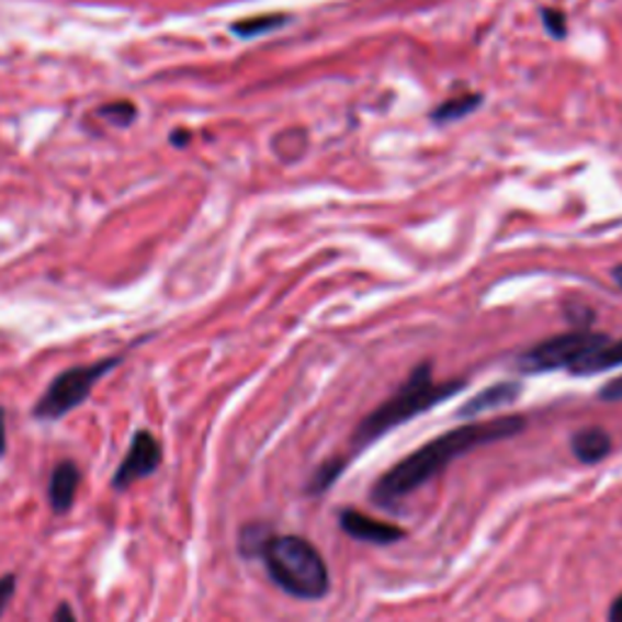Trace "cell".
<instances>
[{
  "mask_svg": "<svg viewBox=\"0 0 622 622\" xmlns=\"http://www.w3.org/2000/svg\"><path fill=\"white\" fill-rule=\"evenodd\" d=\"M523 416H501L491 418V421L452 428V431L433 438L431 443H426L423 448L411 452L409 457L397 462L389 472H384L377 479L375 489H372V499L384 506L399 501L411 491L421 489L428 479H433L436 474L443 472L452 460L467 455L474 448L499 443V440L523 433Z\"/></svg>",
  "mask_w": 622,
  "mask_h": 622,
  "instance_id": "6da1fadb",
  "label": "cell"
},
{
  "mask_svg": "<svg viewBox=\"0 0 622 622\" xmlns=\"http://www.w3.org/2000/svg\"><path fill=\"white\" fill-rule=\"evenodd\" d=\"M78 479H81V472H78V467L71 460L59 462L56 470L52 472L49 501L56 513H66L73 506L76 491H78Z\"/></svg>",
  "mask_w": 622,
  "mask_h": 622,
  "instance_id": "ba28073f",
  "label": "cell"
},
{
  "mask_svg": "<svg viewBox=\"0 0 622 622\" xmlns=\"http://www.w3.org/2000/svg\"><path fill=\"white\" fill-rule=\"evenodd\" d=\"M100 115H103L110 122H117L124 127V124H129L134 120L137 110H134L132 103H112V105H105L103 110H100Z\"/></svg>",
  "mask_w": 622,
  "mask_h": 622,
  "instance_id": "9a60e30c",
  "label": "cell"
},
{
  "mask_svg": "<svg viewBox=\"0 0 622 622\" xmlns=\"http://www.w3.org/2000/svg\"><path fill=\"white\" fill-rule=\"evenodd\" d=\"M270 579L302 601H319L329 593V569L309 540L297 535H268L258 550Z\"/></svg>",
  "mask_w": 622,
  "mask_h": 622,
  "instance_id": "3957f363",
  "label": "cell"
},
{
  "mask_svg": "<svg viewBox=\"0 0 622 622\" xmlns=\"http://www.w3.org/2000/svg\"><path fill=\"white\" fill-rule=\"evenodd\" d=\"M341 472H343V462H341V460L326 462V465H321L319 470H316L314 479H312V484H309V491H312V494H321V491H326Z\"/></svg>",
  "mask_w": 622,
  "mask_h": 622,
  "instance_id": "5bb4252c",
  "label": "cell"
},
{
  "mask_svg": "<svg viewBox=\"0 0 622 622\" xmlns=\"http://www.w3.org/2000/svg\"><path fill=\"white\" fill-rule=\"evenodd\" d=\"M601 399H606V402H620L622 399V377L606 384V387L601 389Z\"/></svg>",
  "mask_w": 622,
  "mask_h": 622,
  "instance_id": "ac0fdd59",
  "label": "cell"
},
{
  "mask_svg": "<svg viewBox=\"0 0 622 622\" xmlns=\"http://www.w3.org/2000/svg\"><path fill=\"white\" fill-rule=\"evenodd\" d=\"M608 622H622V593L615 598L608 610Z\"/></svg>",
  "mask_w": 622,
  "mask_h": 622,
  "instance_id": "ffe728a7",
  "label": "cell"
},
{
  "mask_svg": "<svg viewBox=\"0 0 622 622\" xmlns=\"http://www.w3.org/2000/svg\"><path fill=\"white\" fill-rule=\"evenodd\" d=\"M120 360L122 358H108L93 365H81L61 372V375L49 384V389L44 392V397L37 402L35 416L42 418V421H56V418L73 411L76 406H81L88 399V394L93 392L98 380L108 375L112 367L120 365Z\"/></svg>",
  "mask_w": 622,
  "mask_h": 622,
  "instance_id": "277c9868",
  "label": "cell"
},
{
  "mask_svg": "<svg viewBox=\"0 0 622 622\" xmlns=\"http://www.w3.org/2000/svg\"><path fill=\"white\" fill-rule=\"evenodd\" d=\"M542 22H545V27L552 37H557L562 39L564 35H567V18H564L562 10H545L542 13Z\"/></svg>",
  "mask_w": 622,
  "mask_h": 622,
  "instance_id": "2e32d148",
  "label": "cell"
},
{
  "mask_svg": "<svg viewBox=\"0 0 622 622\" xmlns=\"http://www.w3.org/2000/svg\"><path fill=\"white\" fill-rule=\"evenodd\" d=\"M161 460H163V452H161V445H158V440L146 431L137 433L132 440L129 452L122 460L115 479H112V486L120 491L127 489V486H132L134 482H139L144 477H149V474H154L158 465H161Z\"/></svg>",
  "mask_w": 622,
  "mask_h": 622,
  "instance_id": "8992f818",
  "label": "cell"
},
{
  "mask_svg": "<svg viewBox=\"0 0 622 622\" xmlns=\"http://www.w3.org/2000/svg\"><path fill=\"white\" fill-rule=\"evenodd\" d=\"M608 343V336L593 333L588 329H576L569 333L554 336L542 341L540 346L530 348L528 353L518 360V365L523 372H550V370H572L579 360H584L588 353H593L596 348Z\"/></svg>",
  "mask_w": 622,
  "mask_h": 622,
  "instance_id": "5b68a950",
  "label": "cell"
},
{
  "mask_svg": "<svg viewBox=\"0 0 622 622\" xmlns=\"http://www.w3.org/2000/svg\"><path fill=\"white\" fill-rule=\"evenodd\" d=\"M622 365V338L615 343H603L601 348H596L593 353H588L584 360H579L569 372L574 375H596V372H606Z\"/></svg>",
  "mask_w": 622,
  "mask_h": 622,
  "instance_id": "8fae6325",
  "label": "cell"
},
{
  "mask_svg": "<svg viewBox=\"0 0 622 622\" xmlns=\"http://www.w3.org/2000/svg\"><path fill=\"white\" fill-rule=\"evenodd\" d=\"M613 278H615V282H618V285L622 287V263L613 268Z\"/></svg>",
  "mask_w": 622,
  "mask_h": 622,
  "instance_id": "7402d4cb",
  "label": "cell"
},
{
  "mask_svg": "<svg viewBox=\"0 0 622 622\" xmlns=\"http://www.w3.org/2000/svg\"><path fill=\"white\" fill-rule=\"evenodd\" d=\"M482 103V95L477 93H467V95H460V98H452L445 100L443 105H438L433 112V120L438 124H448V122H455L460 117L470 115V112L477 110V105Z\"/></svg>",
  "mask_w": 622,
  "mask_h": 622,
  "instance_id": "7c38bea8",
  "label": "cell"
},
{
  "mask_svg": "<svg viewBox=\"0 0 622 622\" xmlns=\"http://www.w3.org/2000/svg\"><path fill=\"white\" fill-rule=\"evenodd\" d=\"M287 20H290L287 15H258V18L234 22L231 30H234V35H239V37H256V35H263V32L278 30L280 25H285Z\"/></svg>",
  "mask_w": 622,
  "mask_h": 622,
  "instance_id": "4fadbf2b",
  "label": "cell"
},
{
  "mask_svg": "<svg viewBox=\"0 0 622 622\" xmlns=\"http://www.w3.org/2000/svg\"><path fill=\"white\" fill-rule=\"evenodd\" d=\"M338 523H341V528L350 538L360 542H372V545H392V542L404 538V530L399 525L382 523V520L353 511V508H346L341 518H338Z\"/></svg>",
  "mask_w": 622,
  "mask_h": 622,
  "instance_id": "52a82bcc",
  "label": "cell"
},
{
  "mask_svg": "<svg viewBox=\"0 0 622 622\" xmlns=\"http://www.w3.org/2000/svg\"><path fill=\"white\" fill-rule=\"evenodd\" d=\"M54 622H76V618H73V610H71L69 606H66V603H61L59 608H56Z\"/></svg>",
  "mask_w": 622,
  "mask_h": 622,
  "instance_id": "d6986e66",
  "label": "cell"
},
{
  "mask_svg": "<svg viewBox=\"0 0 622 622\" xmlns=\"http://www.w3.org/2000/svg\"><path fill=\"white\" fill-rule=\"evenodd\" d=\"M572 450L576 460L584 462V465H596V462H601L610 455L613 438H610V433L603 431V428H581V431L572 436Z\"/></svg>",
  "mask_w": 622,
  "mask_h": 622,
  "instance_id": "9c48e42d",
  "label": "cell"
},
{
  "mask_svg": "<svg viewBox=\"0 0 622 622\" xmlns=\"http://www.w3.org/2000/svg\"><path fill=\"white\" fill-rule=\"evenodd\" d=\"M462 387H465V382L462 380L436 382L431 365L428 363L414 367L411 377L402 384L399 392L392 394L384 404H380L377 409L355 428L353 448L365 450L382 436H387L392 428L411 421V418H416L418 414H426L428 409H433V406L455 397Z\"/></svg>",
  "mask_w": 622,
  "mask_h": 622,
  "instance_id": "7a4b0ae2",
  "label": "cell"
},
{
  "mask_svg": "<svg viewBox=\"0 0 622 622\" xmlns=\"http://www.w3.org/2000/svg\"><path fill=\"white\" fill-rule=\"evenodd\" d=\"M518 394H520V384H516V382L494 384V387H486L484 392L477 394V397H472L465 406H462L460 416L462 418H472V416H479L484 411L499 409V406H506V404L516 402Z\"/></svg>",
  "mask_w": 622,
  "mask_h": 622,
  "instance_id": "30bf717a",
  "label": "cell"
},
{
  "mask_svg": "<svg viewBox=\"0 0 622 622\" xmlns=\"http://www.w3.org/2000/svg\"><path fill=\"white\" fill-rule=\"evenodd\" d=\"M13 593H15V576H5V579H0V615H3V610L10 598H13Z\"/></svg>",
  "mask_w": 622,
  "mask_h": 622,
  "instance_id": "e0dca14e",
  "label": "cell"
},
{
  "mask_svg": "<svg viewBox=\"0 0 622 622\" xmlns=\"http://www.w3.org/2000/svg\"><path fill=\"white\" fill-rule=\"evenodd\" d=\"M5 443H8V438H5V411L0 409V457L5 455Z\"/></svg>",
  "mask_w": 622,
  "mask_h": 622,
  "instance_id": "44dd1931",
  "label": "cell"
}]
</instances>
